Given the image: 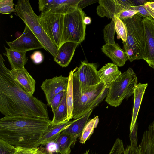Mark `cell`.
I'll use <instances>...</instances> for the list:
<instances>
[{
	"label": "cell",
	"mask_w": 154,
	"mask_h": 154,
	"mask_svg": "<svg viewBox=\"0 0 154 154\" xmlns=\"http://www.w3.org/2000/svg\"><path fill=\"white\" fill-rule=\"evenodd\" d=\"M64 15L41 13L39 22L51 41L58 49L60 46Z\"/></svg>",
	"instance_id": "cell-8"
},
{
	"label": "cell",
	"mask_w": 154,
	"mask_h": 154,
	"mask_svg": "<svg viewBox=\"0 0 154 154\" xmlns=\"http://www.w3.org/2000/svg\"><path fill=\"white\" fill-rule=\"evenodd\" d=\"M134 6H138L145 4L150 1L145 0H133Z\"/></svg>",
	"instance_id": "cell-43"
},
{
	"label": "cell",
	"mask_w": 154,
	"mask_h": 154,
	"mask_svg": "<svg viewBox=\"0 0 154 154\" xmlns=\"http://www.w3.org/2000/svg\"><path fill=\"white\" fill-rule=\"evenodd\" d=\"M6 42L10 49L20 52H26L32 50L44 49L40 41L26 25L20 36L13 41Z\"/></svg>",
	"instance_id": "cell-9"
},
{
	"label": "cell",
	"mask_w": 154,
	"mask_h": 154,
	"mask_svg": "<svg viewBox=\"0 0 154 154\" xmlns=\"http://www.w3.org/2000/svg\"><path fill=\"white\" fill-rule=\"evenodd\" d=\"M154 11V1H150L146 4Z\"/></svg>",
	"instance_id": "cell-46"
},
{
	"label": "cell",
	"mask_w": 154,
	"mask_h": 154,
	"mask_svg": "<svg viewBox=\"0 0 154 154\" xmlns=\"http://www.w3.org/2000/svg\"><path fill=\"white\" fill-rule=\"evenodd\" d=\"M130 9L137 11L138 14L144 17L154 19L147 10L146 4L140 6H132Z\"/></svg>",
	"instance_id": "cell-33"
},
{
	"label": "cell",
	"mask_w": 154,
	"mask_h": 154,
	"mask_svg": "<svg viewBox=\"0 0 154 154\" xmlns=\"http://www.w3.org/2000/svg\"><path fill=\"white\" fill-rule=\"evenodd\" d=\"M137 13V11L129 9L123 11L115 16L122 20L131 17Z\"/></svg>",
	"instance_id": "cell-35"
},
{
	"label": "cell",
	"mask_w": 154,
	"mask_h": 154,
	"mask_svg": "<svg viewBox=\"0 0 154 154\" xmlns=\"http://www.w3.org/2000/svg\"><path fill=\"white\" fill-rule=\"evenodd\" d=\"M97 8V15L101 17L112 19L121 12L134 6L133 0H100Z\"/></svg>",
	"instance_id": "cell-10"
},
{
	"label": "cell",
	"mask_w": 154,
	"mask_h": 154,
	"mask_svg": "<svg viewBox=\"0 0 154 154\" xmlns=\"http://www.w3.org/2000/svg\"><path fill=\"white\" fill-rule=\"evenodd\" d=\"M16 147L0 139V154H14Z\"/></svg>",
	"instance_id": "cell-30"
},
{
	"label": "cell",
	"mask_w": 154,
	"mask_h": 154,
	"mask_svg": "<svg viewBox=\"0 0 154 154\" xmlns=\"http://www.w3.org/2000/svg\"><path fill=\"white\" fill-rule=\"evenodd\" d=\"M144 17L138 14L131 17L122 20L127 29V39L123 42L133 51L136 60L143 59L145 38L143 20Z\"/></svg>",
	"instance_id": "cell-6"
},
{
	"label": "cell",
	"mask_w": 154,
	"mask_h": 154,
	"mask_svg": "<svg viewBox=\"0 0 154 154\" xmlns=\"http://www.w3.org/2000/svg\"><path fill=\"white\" fill-rule=\"evenodd\" d=\"M92 111L93 110L81 117L71 121L61 132L68 134L77 139L80 136Z\"/></svg>",
	"instance_id": "cell-20"
},
{
	"label": "cell",
	"mask_w": 154,
	"mask_h": 154,
	"mask_svg": "<svg viewBox=\"0 0 154 154\" xmlns=\"http://www.w3.org/2000/svg\"><path fill=\"white\" fill-rule=\"evenodd\" d=\"M79 44L72 42L64 43L58 49L57 55L54 57V60L62 67L68 66Z\"/></svg>",
	"instance_id": "cell-15"
},
{
	"label": "cell",
	"mask_w": 154,
	"mask_h": 154,
	"mask_svg": "<svg viewBox=\"0 0 154 154\" xmlns=\"http://www.w3.org/2000/svg\"><path fill=\"white\" fill-rule=\"evenodd\" d=\"M124 154H142L139 147L127 146L125 150Z\"/></svg>",
	"instance_id": "cell-39"
},
{
	"label": "cell",
	"mask_w": 154,
	"mask_h": 154,
	"mask_svg": "<svg viewBox=\"0 0 154 154\" xmlns=\"http://www.w3.org/2000/svg\"><path fill=\"white\" fill-rule=\"evenodd\" d=\"M89 150L86 151V152L85 153H84L83 154H90L89 153Z\"/></svg>",
	"instance_id": "cell-47"
},
{
	"label": "cell",
	"mask_w": 154,
	"mask_h": 154,
	"mask_svg": "<svg viewBox=\"0 0 154 154\" xmlns=\"http://www.w3.org/2000/svg\"><path fill=\"white\" fill-rule=\"evenodd\" d=\"M137 83L135 73L129 68L111 84L105 101L111 106H119L124 99L134 94Z\"/></svg>",
	"instance_id": "cell-5"
},
{
	"label": "cell",
	"mask_w": 154,
	"mask_h": 154,
	"mask_svg": "<svg viewBox=\"0 0 154 154\" xmlns=\"http://www.w3.org/2000/svg\"><path fill=\"white\" fill-rule=\"evenodd\" d=\"M73 70L69 72L68 85L66 92V101L67 115V121H69L72 118L73 106Z\"/></svg>",
	"instance_id": "cell-26"
},
{
	"label": "cell",
	"mask_w": 154,
	"mask_h": 154,
	"mask_svg": "<svg viewBox=\"0 0 154 154\" xmlns=\"http://www.w3.org/2000/svg\"><path fill=\"white\" fill-rule=\"evenodd\" d=\"M16 12L13 5H9L0 7V13L2 14H9Z\"/></svg>",
	"instance_id": "cell-38"
},
{
	"label": "cell",
	"mask_w": 154,
	"mask_h": 154,
	"mask_svg": "<svg viewBox=\"0 0 154 154\" xmlns=\"http://www.w3.org/2000/svg\"><path fill=\"white\" fill-rule=\"evenodd\" d=\"M35 154H53L52 152L48 149L44 148L38 147V150Z\"/></svg>",
	"instance_id": "cell-41"
},
{
	"label": "cell",
	"mask_w": 154,
	"mask_h": 154,
	"mask_svg": "<svg viewBox=\"0 0 154 154\" xmlns=\"http://www.w3.org/2000/svg\"><path fill=\"white\" fill-rule=\"evenodd\" d=\"M0 55V112L5 116L49 119L47 105L25 91L5 66Z\"/></svg>",
	"instance_id": "cell-1"
},
{
	"label": "cell",
	"mask_w": 154,
	"mask_h": 154,
	"mask_svg": "<svg viewBox=\"0 0 154 154\" xmlns=\"http://www.w3.org/2000/svg\"><path fill=\"white\" fill-rule=\"evenodd\" d=\"M145 47L143 59L154 68V20L144 17L143 20Z\"/></svg>",
	"instance_id": "cell-12"
},
{
	"label": "cell",
	"mask_w": 154,
	"mask_h": 154,
	"mask_svg": "<svg viewBox=\"0 0 154 154\" xmlns=\"http://www.w3.org/2000/svg\"><path fill=\"white\" fill-rule=\"evenodd\" d=\"M10 71L21 88L27 93L33 95L35 91L36 81L26 69H11Z\"/></svg>",
	"instance_id": "cell-14"
},
{
	"label": "cell",
	"mask_w": 154,
	"mask_h": 154,
	"mask_svg": "<svg viewBox=\"0 0 154 154\" xmlns=\"http://www.w3.org/2000/svg\"><path fill=\"white\" fill-rule=\"evenodd\" d=\"M80 1L50 0L49 11L47 12L64 15L70 13L78 8V4Z\"/></svg>",
	"instance_id": "cell-17"
},
{
	"label": "cell",
	"mask_w": 154,
	"mask_h": 154,
	"mask_svg": "<svg viewBox=\"0 0 154 154\" xmlns=\"http://www.w3.org/2000/svg\"><path fill=\"white\" fill-rule=\"evenodd\" d=\"M68 80V77L60 75L46 79L42 82L41 87L45 94L48 105L50 106L51 100L54 96L63 91L67 90Z\"/></svg>",
	"instance_id": "cell-13"
},
{
	"label": "cell",
	"mask_w": 154,
	"mask_h": 154,
	"mask_svg": "<svg viewBox=\"0 0 154 154\" xmlns=\"http://www.w3.org/2000/svg\"><path fill=\"white\" fill-rule=\"evenodd\" d=\"M66 91H63L58 94L51 99L50 106L54 113L60 104L65 92Z\"/></svg>",
	"instance_id": "cell-32"
},
{
	"label": "cell",
	"mask_w": 154,
	"mask_h": 154,
	"mask_svg": "<svg viewBox=\"0 0 154 154\" xmlns=\"http://www.w3.org/2000/svg\"><path fill=\"white\" fill-rule=\"evenodd\" d=\"M137 122H136L133 130L130 132L129 137L130 141V146L133 147H137Z\"/></svg>",
	"instance_id": "cell-34"
},
{
	"label": "cell",
	"mask_w": 154,
	"mask_h": 154,
	"mask_svg": "<svg viewBox=\"0 0 154 154\" xmlns=\"http://www.w3.org/2000/svg\"><path fill=\"white\" fill-rule=\"evenodd\" d=\"M148 86L147 83L137 84L134 93V103L132 111V117L130 126V132L132 131L137 121L140 105L145 90Z\"/></svg>",
	"instance_id": "cell-22"
},
{
	"label": "cell",
	"mask_w": 154,
	"mask_h": 154,
	"mask_svg": "<svg viewBox=\"0 0 154 154\" xmlns=\"http://www.w3.org/2000/svg\"><path fill=\"white\" fill-rule=\"evenodd\" d=\"M14 4L13 0H0V7L9 5H14Z\"/></svg>",
	"instance_id": "cell-42"
},
{
	"label": "cell",
	"mask_w": 154,
	"mask_h": 154,
	"mask_svg": "<svg viewBox=\"0 0 154 154\" xmlns=\"http://www.w3.org/2000/svg\"><path fill=\"white\" fill-rule=\"evenodd\" d=\"M115 23L114 17L112 19L111 22L107 25L103 30L104 38L106 44H116L114 40Z\"/></svg>",
	"instance_id": "cell-28"
},
{
	"label": "cell",
	"mask_w": 154,
	"mask_h": 154,
	"mask_svg": "<svg viewBox=\"0 0 154 154\" xmlns=\"http://www.w3.org/2000/svg\"><path fill=\"white\" fill-rule=\"evenodd\" d=\"M84 23L86 25L89 24L91 22V18L89 17H85L83 20Z\"/></svg>",
	"instance_id": "cell-44"
},
{
	"label": "cell",
	"mask_w": 154,
	"mask_h": 154,
	"mask_svg": "<svg viewBox=\"0 0 154 154\" xmlns=\"http://www.w3.org/2000/svg\"><path fill=\"white\" fill-rule=\"evenodd\" d=\"M99 1L96 0H81L78 4V8L81 9L86 7V6L92 4L96 2Z\"/></svg>",
	"instance_id": "cell-40"
},
{
	"label": "cell",
	"mask_w": 154,
	"mask_h": 154,
	"mask_svg": "<svg viewBox=\"0 0 154 154\" xmlns=\"http://www.w3.org/2000/svg\"><path fill=\"white\" fill-rule=\"evenodd\" d=\"M86 14L82 9L78 8L72 12L65 15L60 46L67 42L79 44L84 40L86 25L83 20Z\"/></svg>",
	"instance_id": "cell-7"
},
{
	"label": "cell",
	"mask_w": 154,
	"mask_h": 154,
	"mask_svg": "<svg viewBox=\"0 0 154 154\" xmlns=\"http://www.w3.org/2000/svg\"><path fill=\"white\" fill-rule=\"evenodd\" d=\"M14 154H35L38 150V148H27L17 147Z\"/></svg>",
	"instance_id": "cell-36"
},
{
	"label": "cell",
	"mask_w": 154,
	"mask_h": 154,
	"mask_svg": "<svg viewBox=\"0 0 154 154\" xmlns=\"http://www.w3.org/2000/svg\"><path fill=\"white\" fill-rule=\"evenodd\" d=\"M146 7L147 10L149 11L151 15L154 20V11L148 5H146Z\"/></svg>",
	"instance_id": "cell-45"
},
{
	"label": "cell",
	"mask_w": 154,
	"mask_h": 154,
	"mask_svg": "<svg viewBox=\"0 0 154 154\" xmlns=\"http://www.w3.org/2000/svg\"><path fill=\"white\" fill-rule=\"evenodd\" d=\"M153 69H154V68Z\"/></svg>",
	"instance_id": "cell-49"
},
{
	"label": "cell",
	"mask_w": 154,
	"mask_h": 154,
	"mask_svg": "<svg viewBox=\"0 0 154 154\" xmlns=\"http://www.w3.org/2000/svg\"><path fill=\"white\" fill-rule=\"evenodd\" d=\"M115 27L117 36L123 42H125L127 39V29L123 21L119 18L114 16Z\"/></svg>",
	"instance_id": "cell-29"
},
{
	"label": "cell",
	"mask_w": 154,
	"mask_h": 154,
	"mask_svg": "<svg viewBox=\"0 0 154 154\" xmlns=\"http://www.w3.org/2000/svg\"><path fill=\"white\" fill-rule=\"evenodd\" d=\"M73 106L72 118L83 116L98 106L106 97L109 88L100 82L94 86L80 82L73 74Z\"/></svg>",
	"instance_id": "cell-3"
},
{
	"label": "cell",
	"mask_w": 154,
	"mask_h": 154,
	"mask_svg": "<svg viewBox=\"0 0 154 154\" xmlns=\"http://www.w3.org/2000/svg\"><path fill=\"white\" fill-rule=\"evenodd\" d=\"M6 51L3 53L6 56L11 65V69H23L27 63L28 59L26 57V52H20L7 48L4 46Z\"/></svg>",
	"instance_id": "cell-21"
},
{
	"label": "cell",
	"mask_w": 154,
	"mask_h": 154,
	"mask_svg": "<svg viewBox=\"0 0 154 154\" xmlns=\"http://www.w3.org/2000/svg\"><path fill=\"white\" fill-rule=\"evenodd\" d=\"M17 15L27 25L42 44L44 49L54 57L58 52V48L51 41L40 24L38 16L34 12L28 0H18L15 5Z\"/></svg>",
	"instance_id": "cell-4"
},
{
	"label": "cell",
	"mask_w": 154,
	"mask_h": 154,
	"mask_svg": "<svg viewBox=\"0 0 154 154\" xmlns=\"http://www.w3.org/2000/svg\"><path fill=\"white\" fill-rule=\"evenodd\" d=\"M73 71V75L82 83L94 86L101 82L98 71L94 63H90L86 61H81L79 66L76 67Z\"/></svg>",
	"instance_id": "cell-11"
},
{
	"label": "cell",
	"mask_w": 154,
	"mask_h": 154,
	"mask_svg": "<svg viewBox=\"0 0 154 154\" xmlns=\"http://www.w3.org/2000/svg\"><path fill=\"white\" fill-rule=\"evenodd\" d=\"M70 152H68L66 153H65L64 154H70Z\"/></svg>",
	"instance_id": "cell-48"
},
{
	"label": "cell",
	"mask_w": 154,
	"mask_h": 154,
	"mask_svg": "<svg viewBox=\"0 0 154 154\" xmlns=\"http://www.w3.org/2000/svg\"><path fill=\"white\" fill-rule=\"evenodd\" d=\"M102 51L119 67L123 66L128 60L126 52L116 44H106L101 48Z\"/></svg>",
	"instance_id": "cell-16"
},
{
	"label": "cell",
	"mask_w": 154,
	"mask_h": 154,
	"mask_svg": "<svg viewBox=\"0 0 154 154\" xmlns=\"http://www.w3.org/2000/svg\"><path fill=\"white\" fill-rule=\"evenodd\" d=\"M51 124L48 119L5 116L0 119V139L16 147L33 148Z\"/></svg>",
	"instance_id": "cell-2"
},
{
	"label": "cell",
	"mask_w": 154,
	"mask_h": 154,
	"mask_svg": "<svg viewBox=\"0 0 154 154\" xmlns=\"http://www.w3.org/2000/svg\"><path fill=\"white\" fill-rule=\"evenodd\" d=\"M71 121H66L57 125H51L41 138L34 144L33 148H38L40 145H44L54 142L59 135Z\"/></svg>",
	"instance_id": "cell-18"
},
{
	"label": "cell",
	"mask_w": 154,
	"mask_h": 154,
	"mask_svg": "<svg viewBox=\"0 0 154 154\" xmlns=\"http://www.w3.org/2000/svg\"><path fill=\"white\" fill-rule=\"evenodd\" d=\"M76 140L68 134L61 132L54 142L56 145V152L64 154L71 152V146L75 143Z\"/></svg>",
	"instance_id": "cell-24"
},
{
	"label": "cell",
	"mask_w": 154,
	"mask_h": 154,
	"mask_svg": "<svg viewBox=\"0 0 154 154\" xmlns=\"http://www.w3.org/2000/svg\"><path fill=\"white\" fill-rule=\"evenodd\" d=\"M118 66L114 63H109L98 71L100 82L104 84L108 88L122 74Z\"/></svg>",
	"instance_id": "cell-19"
},
{
	"label": "cell",
	"mask_w": 154,
	"mask_h": 154,
	"mask_svg": "<svg viewBox=\"0 0 154 154\" xmlns=\"http://www.w3.org/2000/svg\"><path fill=\"white\" fill-rule=\"evenodd\" d=\"M99 118L97 116L88 121L84 128L80 136L79 142L82 144H84L88 139L93 133L99 122Z\"/></svg>",
	"instance_id": "cell-27"
},
{
	"label": "cell",
	"mask_w": 154,
	"mask_h": 154,
	"mask_svg": "<svg viewBox=\"0 0 154 154\" xmlns=\"http://www.w3.org/2000/svg\"><path fill=\"white\" fill-rule=\"evenodd\" d=\"M139 148L142 154H154V120L144 132Z\"/></svg>",
	"instance_id": "cell-23"
},
{
	"label": "cell",
	"mask_w": 154,
	"mask_h": 154,
	"mask_svg": "<svg viewBox=\"0 0 154 154\" xmlns=\"http://www.w3.org/2000/svg\"><path fill=\"white\" fill-rule=\"evenodd\" d=\"M66 92V91L64 94L59 106L53 113V117L51 124L52 125L58 124L67 121V111Z\"/></svg>",
	"instance_id": "cell-25"
},
{
	"label": "cell",
	"mask_w": 154,
	"mask_h": 154,
	"mask_svg": "<svg viewBox=\"0 0 154 154\" xmlns=\"http://www.w3.org/2000/svg\"><path fill=\"white\" fill-rule=\"evenodd\" d=\"M30 58L35 64L41 63L44 60V56L42 52L38 51H34L30 56Z\"/></svg>",
	"instance_id": "cell-37"
},
{
	"label": "cell",
	"mask_w": 154,
	"mask_h": 154,
	"mask_svg": "<svg viewBox=\"0 0 154 154\" xmlns=\"http://www.w3.org/2000/svg\"><path fill=\"white\" fill-rule=\"evenodd\" d=\"M125 149L122 140L119 138L116 140L109 154H124Z\"/></svg>",
	"instance_id": "cell-31"
}]
</instances>
